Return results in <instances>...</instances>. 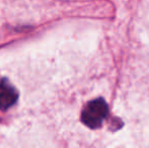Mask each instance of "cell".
Returning <instances> with one entry per match:
<instances>
[{
	"label": "cell",
	"mask_w": 149,
	"mask_h": 148,
	"mask_svg": "<svg viewBox=\"0 0 149 148\" xmlns=\"http://www.w3.org/2000/svg\"><path fill=\"white\" fill-rule=\"evenodd\" d=\"M109 115V107L104 99H96L85 105L81 112V121L90 129H97Z\"/></svg>",
	"instance_id": "obj_1"
},
{
	"label": "cell",
	"mask_w": 149,
	"mask_h": 148,
	"mask_svg": "<svg viewBox=\"0 0 149 148\" xmlns=\"http://www.w3.org/2000/svg\"><path fill=\"white\" fill-rule=\"evenodd\" d=\"M18 99V91L6 79L0 80V109L11 108Z\"/></svg>",
	"instance_id": "obj_2"
}]
</instances>
